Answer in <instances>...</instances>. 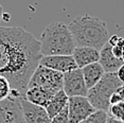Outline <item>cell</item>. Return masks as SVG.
Returning <instances> with one entry per match:
<instances>
[{
    "instance_id": "obj_1",
    "label": "cell",
    "mask_w": 124,
    "mask_h": 123,
    "mask_svg": "<svg viewBox=\"0 0 124 123\" xmlns=\"http://www.w3.org/2000/svg\"><path fill=\"white\" fill-rule=\"evenodd\" d=\"M41 57L40 41L31 33L20 27H0V75L21 98Z\"/></svg>"
},
{
    "instance_id": "obj_2",
    "label": "cell",
    "mask_w": 124,
    "mask_h": 123,
    "mask_svg": "<svg viewBox=\"0 0 124 123\" xmlns=\"http://www.w3.org/2000/svg\"><path fill=\"white\" fill-rule=\"evenodd\" d=\"M68 28L77 47H90L100 51L109 38L105 22L88 14L77 16L68 24Z\"/></svg>"
},
{
    "instance_id": "obj_3",
    "label": "cell",
    "mask_w": 124,
    "mask_h": 123,
    "mask_svg": "<svg viewBox=\"0 0 124 123\" xmlns=\"http://www.w3.org/2000/svg\"><path fill=\"white\" fill-rule=\"evenodd\" d=\"M40 53L43 56L72 55L75 41L67 24L62 21L50 23L40 35Z\"/></svg>"
},
{
    "instance_id": "obj_4",
    "label": "cell",
    "mask_w": 124,
    "mask_h": 123,
    "mask_svg": "<svg viewBox=\"0 0 124 123\" xmlns=\"http://www.w3.org/2000/svg\"><path fill=\"white\" fill-rule=\"evenodd\" d=\"M122 85L123 83L119 80L117 72L105 73L100 82L88 90L87 99L95 110H103L107 113L110 106L111 96Z\"/></svg>"
},
{
    "instance_id": "obj_5",
    "label": "cell",
    "mask_w": 124,
    "mask_h": 123,
    "mask_svg": "<svg viewBox=\"0 0 124 123\" xmlns=\"http://www.w3.org/2000/svg\"><path fill=\"white\" fill-rule=\"evenodd\" d=\"M63 73L38 65L31 77L28 87H43L45 89L57 92L63 89Z\"/></svg>"
},
{
    "instance_id": "obj_6",
    "label": "cell",
    "mask_w": 124,
    "mask_h": 123,
    "mask_svg": "<svg viewBox=\"0 0 124 123\" xmlns=\"http://www.w3.org/2000/svg\"><path fill=\"white\" fill-rule=\"evenodd\" d=\"M95 111L87 97H70L68 100L69 123H81Z\"/></svg>"
},
{
    "instance_id": "obj_7",
    "label": "cell",
    "mask_w": 124,
    "mask_h": 123,
    "mask_svg": "<svg viewBox=\"0 0 124 123\" xmlns=\"http://www.w3.org/2000/svg\"><path fill=\"white\" fill-rule=\"evenodd\" d=\"M63 90L69 98L70 97H87V88L85 80L83 77L82 69L78 68L75 70L64 73Z\"/></svg>"
},
{
    "instance_id": "obj_8",
    "label": "cell",
    "mask_w": 124,
    "mask_h": 123,
    "mask_svg": "<svg viewBox=\"0 0 124 123\" xmlns=\"http://www.w3.org/2000/svg\"><path fill=\"white\" fill-rule=\"evenodd\" d=\"M21 99L11 96L0 102V123H26L21 108Z\"/></svg>"
},
{
    "instance_id": "obj_9",
    "label": "cell",
    "mask_w": 124,
    "mask_h": 123,
    "mask_svg": "<svg viewBox=\"0 0 124 123\" xmlns=\"http://www.w3.org/2000/svg\"><path fill=\"white\" fill-rule=\"evenodd\" d=\"M39 65L47 67L52 70L58 71L61 73L72 71L78 69V66L74 62L72 55H50L43 56L39 61Z\"/></svg>"
},
{
    "instance_id": "obj_10",
    "label": "cell",
    "mask_w": 124,
    "mask_h": 123,
    "mask_svg": "<svg viewBox=\"0 0 124 123\" xmlns=\"http://www.w3.org/2000/svg\"><path fill=\"white\" fill-rule=\"evenodd\" d=\"M21 108L26 123H51V119L45 107L32 104L22 98Z\"/></svg>"
},
{
    "instance_id": "obj_11",
    "label": "cell",
    "mask_w": 124,
    "mask_h": 123,
    "mask_svg": "<svg viewBox=\"0 0 124 123\" xmlns=\"http://www.w3.org/2000/svg\"><path fill=\"white\" fill-rule=\"evenodd\" d=\"M99 63L103 67L105 73H112V72H117L121 68V66L124 65V60L116 57L112 53V47L107 43L100 50Z\"/></svg>"
},
{
    "instance_id": "obj_12",
    "label": "cell",
    "mask_w": 124,
    "mask_h": 123,
    "mask_svg": "<svg viewBox=\"0 0 124 123\" xmlns=\"http://www.w3.org/2000/svg\"><path fill=\"white\" fill-rule=\"evenodd\" d=\"M72 56L78 68H84L87 65L98 63L100 58V51L90 47H75Z\"/></svg>"
},
{
    "instance_id": "obj_13",
    "label": "cell",
    "mask_w": 124,
    "mask_h": 123,
    "mask_svg": "<svg viewBox=\"0 0 124 123\" xmlns=\"http://www.w3.org/2000/svg\"><path fill=\"white\" fill-rule=\"evenodd\" d=\"M55 93L56 92L51 91L49 89H45L43 87H28L24 92L23 99L32 104L46 108L47 104Z\"/></svg>"
},
{
    "instance_id": "obj_14",
    "label": "cell",
    "mask_w": 124,
    "mask_h": 123,
    "mask_svg": "<svg viewBox=\"0 0 124 123\" xmlns=\"http://www.w3.org/2000/svg\"><path fill=\"white\" fill-rule=\"evenodd\" d=\"M82 72H83V77L88 90L97 85L105 74L103 67L100 65L99 62L85 66L84 68H82Z\"/></svg>"
},
{
    "instance_id": "obj_15",
    "label": "cell",
    "mask_w": 124,
    "mask_h": 123,
    "mask_svg": "<svg viewBox=\"0 0 124 123\" xmlns=\"http://www.w3.org/2000/svg\"><path fill=\"white\" fill-rule=\"evenodd\" d=\"M68 100H69V97L65 93V91L63 89L57 91L51 98V100H50L49 103L46 106V110L48 115H49L50 119H52L58 113H61L68 105Z\"/></svg>"
},
{
    "instance_id": "obj_16",
    "label": "cell",
    "mask_w": 124,
    "mask_h": 123,
    "mask_svg": "<svg viewBox=\"0 0 124 123\" xmlns=\"http://www.w3.org/2000/svg\"><path fill=\"white\" fill-rule=\"evenodd\" d=\"M11 96L21 98L20 96H18L16 92L13 91L12 87H11V84L9 82V80L7 77L0 75V102L4 101V100L9 99Z\"/></svg>"
},
{
    "instance_id": "obj_17",
    "label": "cell",
    "mask_w": 124,
    "mask_h": 123,
    "mask_svg": "<svg viewBox=\"0 0 124 123\" xmlns=\"http://www.w3.org/2000/svg\"><path fill=\"white\" fill-rule=\"evenodd\" d=\"M107 114L111 118L124 122V101L110 105Z\"/></svg>"
},
{
    "instance_id": "obj_18",
    "label": "cell",
    "mask_w": 124,
    "mask_h": 123,
    "mask_svg": "<svg viewBox=\"0 0 124 123\" xmlns=\"http://www.w3.org/2000/svg\"><path fill=\"white\" fill-rule=\"evenodd\" d=\"M108 114L103 110H95L90 117L81 123H106Z\"/></svg>"
},
{
    "instance_id": "obj_19",
    "label": "cell",
    "mask_w": 124,
    "mask_h": 123,
    "mask_svg": "<svg viewBox=\"0 0 124 123\" xmlns=\"http://www.w3.org/2000/svg\"><path fill=\"white\" fill-rule=\"evenodd\" d=\"M51 123H69L68 116V105L64 108L61 113H58L51 119Z\"/></svg>"
},
{
    "instance_id": "obj_20",
    "label": "cell",
    "mask_w": 124,
    "mask_h": 123,
    "mask_svg": "<svg viewBox=\"0 0 124 123\" xmlns=\"http://www.w3.org/2000/svg\"><path fill=\"white\" fill-rule=\"evenodd\" d=\"M112 53L116 57L124 60V38L120 37L118 44L115 47H112Z\"/></svg>"
},
{
    "instance_id": "obj_21",
    "label": "cell",
    "mask_w": 124,
    "mask_h": 123,
    "mask_svg": "<svg viewBox=\"0 0 124 123\" xmlns=\"http://www.w3.org/2000/svg\"><path fill=\"white\" fill-rule=\"evenodd\" d=\"M119 39H120V37L118 35H112V36H110V37L108 38V43L109 45H110L111 47H115L116 45L118 44V41H119Z\"/></svg>"
},
{
    "instance_id": "obj_22",
    "label": "cell",
    "mask_w": 124,
    "mask_h": 123,
    "mask_svg": "<svg viewBox=\"0 0 124 123\" xmlns=\"http://www.w3.org/2000/svg\"><path fill=\"white\" fill-rule=\"evenodd\" d=\"M117 75H118V77H119V80L124 84V65L121 66V68L117 71Z\"/></svg>"
},
{
    "instance_id": "obj_23",
    "label": "cell",
    "mask_w": 124,
    "mask_h": 123,
    "mask_svg": "<svg viewBox=\"0 0 124 123\" xmlns=\"http://www.w3.org/2000/svg\"><path fill=\"white\" fill-rule=\"evenodd\" d=\"M106 123H124L122 121H119V120H116L114 118H111V117H107V122Z\"/></svg>"
},
{
    "instance_id": "obj_24",
    "label": "cell",
    "mask_w": 124,
    "mask_h": 123,
    "mask_svg": "<svg viewBox=\"0 0 124 123\" xmlns=\"http://www.w3.org/2000/svg\"><path fill=\"white\" fill-rule=\"evenodd\" d=\"M11 17V15L10 14H8V13H3V15H2V20H4L5 22H8V21H10V18Z\"/></svg>"
},
{
    "instance_id": "obj_25",
    "label": "cell",
    "mask_w": 124,
    "mask_h": 123,
    "mask_svg": "<svg viewBox=\"0 0 124 123\" xmlns=\"http://www.w3.org/2000/svg\"><path fill=\"white\" fill-rule=\"evenodd\" d=\"M3 8H2V5L0 4V22H1V20H2V15H3Z\"/></svg>"
},
{
    "instance_id": "obj_26",
    "label": "cell",
    "mask_w": 124,
    "mask_h": 123,
    "mask_svg": "<svg viewBox=\"0 0 124 123\" xmlns=\"http://www.w3.org/2000/svg\"><path fill=\"white\" fill-rule=\"evenodd\" d=\"M123 85H124V84H123Z\"/></svg>"
}]
</instances>
